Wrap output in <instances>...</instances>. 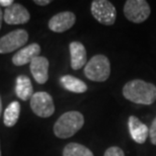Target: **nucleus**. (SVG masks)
Segmentation results:
<instances>
[{
    "label": "nucleus",
    "instance_id": "nucleus-16",
    "mask_svg": "<svg viewBox=\"0 0 156 156\" xmlns=\"http://www.w3.org/2000/svg\"><path fill=\"white\" fill-rule=\"evenodd\" d=\"M20 115V104L18 101L10 102L4 112L3 116V123L6 127H13L16 125L18 118Z\"/></svg>",
    "mask_w": 156,
    "mask_h": 156
},
{
    "label": "nucleus",
    "instance_id": "nucleus-9",
    "mask_svg": "<svg viewBox=\"0 0 156 156\" xmlns=\"http://www.w3.org/2000/svg\"><path fill=\"white\" fill-rule=\"evenodd\" d=\"M76 21V16L71 11H63L55 14L49 20L48 27L52 32L64 33L70 30Z\"/></svg>",
    "mask_w": 156,
    "mask_h": 156
},
{
    "label": "nucleus",
    "instance_id": "nucleus-13",
    "mask_svg": "<svg viewBox=\"0 0 156 156\" xmlns=\"http://www.w3.org/2000/svg\"><path fill=\"white\" fill-rule=\"evenodd\" d=\"M71 67L73 70H79L87 63V54L85 47L80 42H72L69 45Z\"/></svg>",
    "mask_w": 156,
    "mask_h": 156
},
{
    "label": "nucleus",
    "instance_id": "nucleus-23",
    "mask_svg": "<svg viewBox=\"0 0 156 156\" xmlns=\"http://www.w3.org/2000/svg\"><path fill=\"white\" fill-rule=\"evenodd\" d=\"M2 113V104H1V98H0V116H1Z\"/></svg>",
    "mask_w": 156,
    "mask_h": 156
},
{
    "label": "nucleus",
    "instance_id": "nucleus-12",
    "mask_svg": "<svg viewBox=\"0 0 156 156\" xmlns=\"http://www.w3.org/2000/svg\"><path fill=\"white\" fill-rule=\"evenodd\" d=\"M129 131L132 139L138 144H143L146 142L149 136V129L144 123H142L138 118L131 116L129 118Z\"/></svg>",
    "mask_w": 156,
    "mask_h": 156
},
{
    "label": "nucleus",
    "instance_id": "nucleus-14",
    "mask_svg": "<svg viewBox=\"0 0 156 156\" xmlns=\"http://www.w3.org/2000/svg\"><path fill=\"white\" fill-rule=\"evenodd\" d=\"M15 93L21 101H29L34 95V87L30 77L20 75L15 81Z\"/></svg>",
    "mask_w": 156,
    "mask_h": 156
},
{
    "label": "nucleus",
    "instance_id": "nucleus-7",
    "mask_svg": "<svg viewBox=\"0 0 156 156\" xmlns=\"http://www.w3.org/2000/svg\"><path fill=\"white\" fill-rule=\"evenodd\" d=\"M29 41V34L24 30H15L0 38V54L16 51Z\"/></svg>",
    "mask_w": 156,
    "mask_h": 156
},
{
    "label": "nucleus",
    "instance_id": "nucleus-2",
    "mask_svg": "<svg viewBox=\"0 0 156 156\" xmlns=\"http://www.w3.org/2000/svg\"><path fill=\"white\" fill-rule=\"evenodd\" d=\"M84 125L83 115L77 111L63 114L54 125V134L60 139H67L76 134Z\"/></svg>",
    "mask_w": 156,
    "mask_h": 156
},
{
    "label": "nucleus",
    "instance_id": "nucleus-3",
    "mask_svg": "<svg viewBox=\"0 0 156 156\" xmlns=\"http://www.w3.org/2000/svg\"><path fill=\"white\" fill-rule=\"evenodd\" d=\"M84 75L89 80L104 82L111 75V63L107 56L94 55L84 66Z\"/></svg>",
    "mask_w": 156,
    "mask_h": 156
},
{
    "label": "nucleus",
    "instance_id": "nucleus-4",
    "mask_svg": "<svg viewBox=\"0 0 156 156\" xmlns=\"http://www.w3.org/2000/svg\"><path fill=\"white\" fill-rule=\"evenodd\" d=\"M150 5L145 0H127L124 5V14L128 20L141 23L150 16Z\"/></svg>",
    "mask_w": 156,
    "mask_h": 156
},
{
    "label": "nucleus",
    "instance_id": "nucleus-11",
    "mask_svg": "<svg viewBox=\"0 0 156 156\" xmlns=\"http://www.w3.org/2000/svg\"><path fill=\"white\" fill-rule=\"evenodd\" d=\"M49 60L43 56H38L30 62V69L33 77L39 84H45L49 78Z\"/></svg>",
    "mask_w": 156,
    "mask_h": 156
},
{
    "label": "nucleus",
    "instance_id": "nucleus-20",
    "mask_svg": "<svg viewBox=\"0 0 156 156\" xmlns=\"http://www.w3.org/2000/svg\"><path fill=\"white\" fill-rule=\"evenodd\" d=\"M14 3L13 0H0V6H4V7H9Z\"/></svg>",
    "mask_w": 156,
    "mask_h": 156
},
{
    "label": "nucleus",
    "instance_id": "nucleus-5",
    "mask_svg": "<svg viewBox=\"0 0 156 156\" xmlns=\"http://www.w3.org/2000/svg\"><path fill=\"white\" fill-rule=\"evenodd\" d=\"M91 14L99 23L105 26H113L116 21L117 10L111 1L108 0H93L91 2Z\"/></svg>",
    "mask_w": 156,
    "mask_h": 156
},
{
    "label": "nucleus",
    "instance_id": "nucleus-22",
    "mask_svg": "<svg viewBox=\"0 0 156 156\" xmlns=\"http://www.w3.org/2000/svg\"><path fill=\"white\" fill-rule=\"evenodd\" d=\"M2 21H3V11L1 10V6H0V29L2 26Z\"/></svg>",
    "mask_w": 156,
    "mask_h": 156
},
{
    "label": "nucleus",
    "instance_id": "nucleus-1",
    "mask_svg": "<svg viewBox=\"0 0 156 156\" xmlns=\"http://www.w3.org/2000/svg\"><path fill=\"white\" fill-rule=\"evenodd\" d=\"M123 95L135 104L150 105L156 101V85L141 79L131 80L124 85Z\"/></svg>",
    "mask_w": 156,
    "mask_h": 156
},
{
    "label": "nucleus",
    "instance_id": "nucleus-21",
    "mask_svg": "<svg viewBox=\"0 0 156 156\" xmlns=\"http://www.w3.org/2000/svg\"><path fill=\"white\" fill-rule=\"evenodd\" d=\"M36 3V4H38V5H41V6H45V5H48L50 4L52 1L51 0H35L34 1Z\"/></svg>",
    "mask_w": 156,
    "mask_h": 156
},
{
    "label": "nucleus",
    "instance_id": "nucleus-10",
    "mask_svg": "<svg viewBox=\"0 0 156 156\" xmlns=\"http://www.w3.org/2000/svg\"><path fill=\"white\" fill-rule=\"evenodd\" d=\"M40 53L41 46L37 43H33L15 53L13 57H12V63L15 66H23V65L29 63L30 64V62L34 59L40 56Z\"/></svg>",
    "mask_w": 156,
    "mask_h": 156
},
{
    "label": "nucleus",
    "instance_id": "nucleus-24",
    "mask_svg": "<svg viewBox=\"0 0 156 156\" xmlns=\"http://www.w3.org/2000/svg\"><path fill=\"white\" fill-rule=\"evenodd\" d=\"M0 156H1V149H0Z\"/></svg>",
    "mask_w": 156,
    "mask_h": 156
},
{
    "label": "nucleus",
    "instance_id": "nucleus-6",
    "mask_svg": "<svg viewBox=\"0 0 156 156\" xmlns=\"http://www.w3.org/2000/svg\"><path fill=\"white\" fill-rule=\"evenodd\" d=\"M30 108L40 118H49L55 113V105L51 94L45 91L34 93L30 98Z\"/></svg>",
    "mask_w": 156,
    "mask_h": 156
},
{
    "label": "nucleus",
    "instance_id": "nucleus-17",
    "mask_svg": "<svg viewBox=\"0 0 156 156\" xmlns=\"http://www.w3.org/2000/svg\"><path fill=\"white\" fill-rule=\"evenodd\" d=\"M63 156H94L91 150L79 143H69L65 146Z\"/></svg>",
    "mask_w": 156,
    "mask_h": 156
},
{
    "label": "nucleus",
    "instance_id": "nucleus-19",
    "mask_svg": "<svg viewBox=\"0 0 156 156\" xmlns=\"http://www.w3.org/2000/svg\"><path fill=\"white\" fill-rule=\"evenodd\" d=\"M149 137H150L152 144L156 145V118L153 120L150 128H149Z\"/></svg>",
    "mask_w": 156,
    "mask_h": 156
},
{
    "label": "nucleus",
    "instance_id": "nucleus-8",
    "mask_svg": "<svg viewBox=\"0 0 156 156\" xmlns=\"http://www.w3.org/2000/svg\"><path fill=\"white\" fill-rule=\"evenodd\" d=\"M30 14L29 10L20 3H13L3 11V20L7 24H24L29 23Z\"/></svg>",
    "mask_w": 156,
    "mask_h": 156
},
{
    "label": "nucleus",
    "instance_id": "nucleus-15",
    "mask_svg": "<svg viewBox=\"0 0 156 156\" xmlns=\"http://www.w3.org/2000/svg\"><path fill=\"white\" fill-rule=\"evenodd\" d=\"M60 84L66 90L73 93H83L87 90L86 83L72 75L62 76L60 78Z\"/></svg>",
    "mask_w": 156,
    "mask_h": 156
},
{
    "label": "nucleus",
    "instance_id": "nucleus-18",
    "mask_svg": "<svg viewBox=\"0 0 156 156\" xmlns=\"http://www.w3.org/2000/svg\"><path fill=\"white\" fill-rule=\"evenodd\" d=\"M105 156H125L124 150H122L120 147L113 146L108 148L105 152Z\"/></svg>",
    "mask_w": 156,
    "mask_h": 156
}]
</instances>
